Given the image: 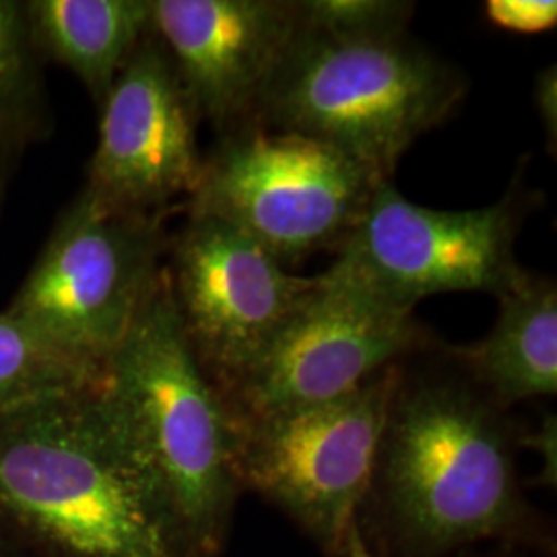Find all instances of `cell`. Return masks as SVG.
Wrapping results in <instances>:
<instances>
[{
  "instance_id": "6da1fadb",
  "label": "cell",
  "mask_w": 557,
  "mask_h": 557,
  "mask_svg": "<svg viewBox=\"0 0 557 557\" xmlns=\"http://www.w3.org/2000/svg\"><path fill=\"white\" fill-rule=\"evenodd\" d=\"M517 425L457 368H403L359 529L376 557L512 545L554 557L556 535L518 475Z\"/></svg>"
},
{
  "instance_id": "7a4b0ae2",
  "label": "cell",
  "mask_w": 557,
  "mask_h": 557,
  "mask_svg": "<svg viewBox=\"0 0 557 557\" xmlns=\"http://www.w3.org/2000/svg\"><path fill=\"white\" fill-rule=\"evenodd\" d=\"M100 379L0 413V543L21 557H182Z\"/></svg>"
},
{
  "instance_id": "3957f363",
  "label": "cell",
  "mask_w": 557,
  "mask_h": 557,
  "mask_svg": "<svg viewBox=\"0 0 557 557\" xmlns=\"http://www.w3.org/2000/svg\"><path fill=\"white\" fill-rule=\"evenodd\" d=\"M101 382L139 448L182 557H223L242 494L232 430L184 337L165 267Z\"/></svg>"
},
{
  "instance_id": "277c9868",
  "label": "cell",
  "mask_w": 557,
  "mask_h": 557,
  "mask_svg": "<svg viewBox=\"0 0 557 557\" xmlns=\"http://www.w3.org/2000/svg\"><path fill=\"white\" fill-rule=\"evenodd\" d=\"M467 81L405 36L335 38L298 23L252 124L324 140L391 182L416 140L455 114Z\"/></svg>"
},
{
  "instance_id": "5b68a950",
  "label": "cell",
  "mask_w": 557,
  "mask_h": 557,
  "mask_svg": "<svg viewBox=\"0 0 557 557\" xmlns=\"http://www.w3.org/2000/svg\"><path fill=\"white\" fill-rule=\"evenodd\" d=\"M163 220L106 207L81 190L2 314L66 358L103 370L163 273Z\"/></svg>"
},
{
  "instance_id": "8992f818",
  "label": "cell",
  "mask_w": 557,
  "mask_h": 557,
  "mask_svg": "<svg viewBox=\"0 0 557 557\" xmlns=\"http://www.w3.org/2000/svg\"><path fill=\"white\" fill-rule=\"evenodd\" d=\"M403 368L395 363L322 405L230 421L239 492L275 506L322 556L347 557Z\"/></svg>"
},
{
  "instance_id": "52a82bcc",
  "label": "cell",
  "mask_w": 557,
  "mask_h": 557,
  "mask_svg": "<svg viewBox=\"0 0 557 557\" xmlns=\"http://www.w3.org/2000/svg\"><path fill=\"white\" fill-rule=\"evenodd\" d=\"M376 184L324 140L246 124L223 133L202 158L188 215L236 227L287 267L338 250Z\"/></svg>"
},
{
  "instance_id": "ba28073f",
  "label": "cell",
  "mask_w": 557,
  "mask_h": 557,
  "mask_svg": "<svg viewBox=\"0 0 557 557\" xmlns=\"http://www.w3.org/2000/svg\"><path fill=\"white\" fill-rule=\"evenodd\" d=\"M428 343L411 308L329 267L260 358L221 393V403L230 421L322 405L354 393Z\"/></svg>"
},
{
  "instance_id": "9c48e42d",
  "label": "cell",
  "mask_w": 557,
  "mask_h": 557,
  "mask_svg": "<svg viewBox=\"0 0 557 557\" xmlns=\"http://www.w3.org/2000/svg\"><path fill=\"white\" fill-rule=\"evenodd\" d=\"M520 218L515 193L483 209L438 211L380 182L331 267L411 310L421 299L448 292L499 298L529 273L515 250Z\"/></svg>"
},
{
  "instance_id": "30bf717a",
  "label": "cell",
  "mask_w": 557,
  "mask_h": 557,
  "mask_svg": "<svg viewBox=\"0 0 557 557\" xmlns=\"http://www.w3.org/2000/svg\"><path fill=\"white\" fill-rule=\"evenodd\" d=\"M165 255L184 337L218 395L260 358L317 285L207 215H188Z\"/></svg>"
},
{
  "instance_id": "8fae6325",
  "label": "cell",
  "mask_w": 557,
  "mask_h": 557,
  "mask_svg": "<svg viewBox=\"0 0 557 557\" xmlns=\"http://www.w3.org/2000/svg\"><path fill=\"white\" fill-rule=\"evenodd\" d=\"M100 110L85 193L106 207L147 215H165L174 200L190 199L202 168V119L153 29Z\"/></svg>"
},
{
  "instance_id": "7c38bea8",
  "label": "cell",
  "mask_w": 557,
  "mask_h": 557,
  "mask_svg": "<svg viewBox=\"0 0 557 557\" xmlns=\"http://www.w3.org/2000/svg\"><path fill=\"white\" fill-rule=\"evenodd\" d=\"M153 34L176 64L200 119L221 135L252 124L298 32L294 2L151 0Z\"/></svg>"
},
{
  "instance_id": "4fadbf2b",
  "label": "cell",
  "mask_w": 557,
  "mask_h": 557,
  "mask_svg": "<svg viewBox=\"0 0 557 557\" xmlns=\"http://www.w3.org/2000/svg\"><path fill=\"white\" fill-rule=\"evenodd\" d=\"M498 319L485 337L446 354L458 372L502 411L557 393V289L554 278L527 273L499 296Z\"/></svg>"
},
{
  "instance_id": "5bb4252c",
  "label": "cell",
  "mask_w": 557,
  "mask_h": 557,
  "mask_svg": "<svg viewBox=\"0 0 557 557\" xmlns=\"http://www.w3.org/2000/svg\"><path fill=\"white\" fill-rule=\"evenodd\" d=\"M40 57L69 69L100 106L153 29L151 0L23 2Z\"/></svg>"
},
{
  "instance_id": "9a60e30c",
  "label": "cell",
  "mask_w": 557,
  "mask_h": 557,
  "mask_svg": "<svg viewBox=\"0 0 557 557\" xmlns=\"http://www.w3.org/2000/svg\"><path fill=\"white\" fill-rule=\"evenodd\" d=\"M40 59L23 2L0 0V143L13 153L48 124Z\"/></svg>"
},
{
  "instance_id": "2e32d148",
  "label": "cell",
  "mask_w": 557,
  "mask_h": 557,
  "mask_svg": "<svg viewBox=\"0 0 557 557\" xmlns=\"http://www.w3.org/2000/svg\"><path fill=\"white\" fill-rule=\"evenodd\" d=\"M101 372L66 358L17 320L0 314V413L91 384Z\"/></svg>"
},
{
  "instance_id": "e0dca14e",
  "label": "cell",
  "mask_w": 557,
  "mask_h": 557,
  "mask_svg": "<svg viewBox=\"0 0 557 557\" xmlns=\"http://www.w3.org/2000/svg\"><path fill=\"white\" fill-rule=\"evenodd\" d=\"M294 9L301 27L335 38L405 36L416 13L413 2L398 0H304Z\"/></svg>"
},
{
  "instance_id": "ac0fdd59",
  "label": "cell",
  "mask_w": 557,
  "mask_h": 557,
  "mask_svg": "<svg viewBox=\"0 0 557 557\" xmlns=\"http://www.w3.org/2000/svg\"><path fill=\"white\" fill-rule=\"evenodd\" d=\"M483 11L496 27L515 34L549 32L557 23L554 0H487Z\"/></svg>"
},
{
  "instance_id": "d6986e66",
  "label": "cell",
  "mask_w": 557,
  "mask_h": 557,
  "mask_svg": "<svg viewBox=\"0 0 557 557\" xmlns=\"http://www.w3.org/2000/svg\"><path fill=\"white\" fill-rule=\"evenodd\" d=\"M557 425L556 416H545L533 434H520L518 446H527L541 458V471L533 485L556 490L557 485Z\"/></svg>"
},
{
  "instance_id": "ffe728a7",
  "label": "cell",
  "mask_w": 557,
  "mask_h": 557,
  "mask_svg": "<svg viewBox=\"0 0 557 557\" xmlns=\"http://www.w3.org/2000/svg\"><path fill=\"white\" fill-rule=\"evenodd\" d=\"M533 100L537 108L539 119L545 126L547 140L552 143V149L557 140V75L556 64L541 71L533 85ZM556 153V151H554Z\"/></svg>"
},
{
  "instance_id": "44dd1931",
  "label": "cell",
  "mask_w": 557,
  "mask_h": 557,
  "mask_svg": "<svg viewBox=\"0 0 557 557\" xmlns=\"http://www.w3.org/2000/svg\"><path fill=\"white\" fill-rule=\"evenodd\" d=\"M537 554H531L527 549H520V547H512V545H490L487 549L479 552V547L475 549H467L462 554H457L453 557H535Z\"/></svg>"
},
{
  "instance_id": "7402d4cb",
  "label": "cell",
  "mask_w": 557,
  "mask_h": 557,
  "mask_svg": "<svg viewBox=\"0 0 557 557\" xmlns=\"http://www.w3.org/2000/svg\"><path fill=\"white\" fill-rule=\"evenodd\" d=\"M347 557H376V554L370 549V545L366 543V539L361 535L359 522L354 524L351 533H349V543H347Z\"/></svg>"
},
{
  "instance_id": "603a6c76",
  "label": "cell",
  "mask_w": 557,
  "mask_h": 557,
  "mask_svg": "<svg viewBox=\"0 0 557 557\" xmlns=\"http://www.w3.org/2000/svg\"><path fill=\"white\" fill-rule=\"evenodd\" d=\"M13 156V151L9 147H4L0 143V195H2V188H4V174H7V160Z\"/></svg>"
},
{
  "instance_id": "cb8c5ba5",
  "label": "cell",
  "mask_w": 557,
  "mask_h": 557,
  "mask_svg": "<svg viewBox=\"0 0 557 557\" xmlns=\"http://www.w3.org/2000/svg\"><path fill=\"white\" fill-rule=\"evenodd\" d=\"M0 557H21V556H17V554H15V552H13V549H9V547H7V545H2V543H0Z\"/></svg>"
}]
</instances>
